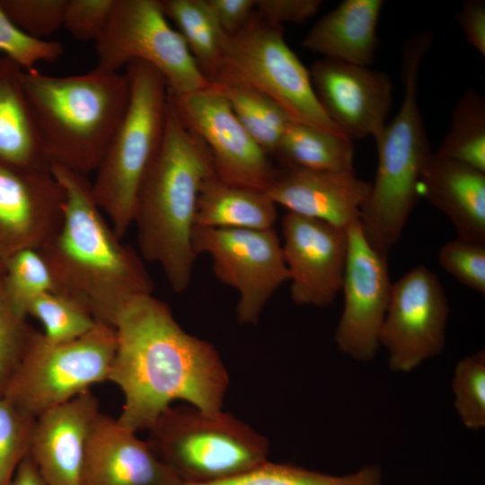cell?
<instances>
[{
  "mask_svg": "<svg viewBox=\"0 0 485 485\" xmlns=\"http://www.w3.org/2000/svg\"><path fill=\"white\" fill-rule=\"evenodd\" d=\"M10 485H49L27 454L18 466Z\"/></svg>",
  "mask_w": 485,
  "mask_h": 485,
  "instance_id": "obj_41",
  "label": "cell"
},
{
  "mask_svg": "<svg viewBox=\"0 0 485 485\" xmlns=\"http://www.w3.org/2000/svg\"><path fill=\"white\" fill-rule=\"evenodd\" d=\"M67 0H0L7 17L26 34L46 40L63 27Z\"/></svg>",
  "mask_w": 485,
  "mask_h": 485,
  "instance_id": "obj_35",
  "label": "cell"
},
{
  "mask_svg": "<svg viewBox=\"0 0 485 485\" xmlns=\"http://www.w3.org/2000/svg\"><path fill=\"white\" fill-rule=\"evenodd\" d=\"M384 4L383 0H343L310 29L302 46L323 58L368 66L378 46Z\"/></svg>",
  "mask_w": 485,
  "mask_h": 485,
  "instance_id": "obj_22",
  "label": "cell"
},
{
  "mask_svg": "<svg viewBox=\"0 0 485 485\" xmlns=\"http://www.w3.org/2000/svg\"><path fill=\"white\" fill-rule=\"evenodd\" d=\"M213 174L207 146L183 124L170 101L163 142L138 190L133 224L140 256L161 267L175 293L190 284L198 198Z\"/></svg>",
  "mask_w": 485,
  "mask_h": 485,
  "instance_id": "obj_3",
  "label": "cell"
},
{
  "mask_svg": "<svg viewBox=\"0 0 485 485\" xmlns=\"http://www.w3.org/2000/svg\"><path fill=\"white\" fill-rule=\"evenodd\" d=\"M456 20L468 43L485 57V2L467 0L456 14Z\"/></svg>",
  "mask_w": 485,
  "mask_h": 485,
  "instance_id": "obj_40",
  "label": "cell"
},
{
  "mask_svg": "<svg viewBox=\"0 0 485 485\" xmlns=\"http://www.w3.org/2000/svg\"><path fill=\"white\" fill-rule=\"evenodd\" d=\"M3 286L15 312L27 319L30 305L41 295L57 292L52 273L39 250L27 249L2 265Z\"/></svg>",
  "mask_w": 485,
  "mask_h": 485,
  "instance_id": "obj_30",
  "label": "cell"
},
{
  "mask_svg": "<svg viewBox=\"0 0 485 485\" xmlns=\"http://www.w3.org/2000/svg\"><path fill=\"white\" fill-rule=\"evenodd\" d=\"M436 153L485 172V98L477 91L468 89L458 98Z\"/></svg>",
  "mask_w": 485,
  "mask_h": 485,
  "instance_id": "obj_27",
  "label": "cell"
},
{
  "mask_svg": "<svg viewBox=\"0 0 485 485\" xmlns=\"http://www.w3.org/2000/svg\"><path fill=\"white\" fill-rule=\"evenodd\" d=\"M277 220V205L265 191L228 184L216 174L201 186L196 226L269 229Z\"/></svg>",
  "mask_w": 485,
  "mask_h": 485,
  "instance_id": "obj_24",
  "label": "cell"
},
{
  "mask_svg": "<svg viewBox=\"0 0 485 485\" xmlns=\"http://www.w3.org/2000/svg\"><path fill=\"white\" fill-rule=\"evenodd\" d=\"M83 485H182L146 440L100 412L89 435Z\"/></svg>",
  "mask_w": 485,
  "mask_h": 485,
  "instance_id": "obj_20",
  "label": "cell"
},
{
  "mask_svg": "<svg viewBox=\"0 0 485 485\" xmlns=\"http://www.w3.org/2000/svg\"><path fill=\"white\" fill-rule=\"evenodd\" d=\"M160 4L167 19L176 25V31L198 66L211 83L229 37L219 26L207 1L160 0Z\"/></svg>",
  "mask_w": 485,
  "mask_h": 485,
  "instance_id": "obj_26",
  "label": "cell"
},
{
  "mask_svg": "<svg viewBox=\"0 0 485 485\" xmlns=\"http://www.w3.org/2000/svg\"><path fill=\"white\" fill-rule=\"evenodd\" d=\"M51 172L65 192V215L59 231L39 251L57 292L83 304L96 322L114 326L128 303L153 293V280L140 254L105 220L86 175L56 163Z\"/></svg>",
  "mask_w": 485,
  "mask_h": 485,
  "instance_id": "obj_2",
  "label": "cell"
},
{
  "mask_svg": "<svg viewBox=\"0 0 485 485\" xmlns=\"http://www.w3.org/2000/svg\"><path fill=\"white\" fill-rule=\"evenodd\" d=\"M454 407L463 424L471 430L485 427V351L461 359L454 371Z\"/></svg>",
  "mask_w": 485,
  "mask_h": 485,
  "instance_id": "obj_32",
  "label": "cell"
},
{
  "mask_svg": "<svg viewBox=\"0 0 485 485\" xmlns=\"http://www.w3.org/2000/svg\"><path fill=\"white\" fill-rule=\"evenodd\" d=\"M27 316L39 320L44 329V337L55 342L76 339L97 322L83 304L58 292L39 296L30 305Z\"/></svg>",
  "mask_w": 485,
  "mask_h": 485,
  "instance_id": "obj_31",
  "label": "cell"
},
{
  "mask_svg": "<svg viewBox=\"0 0 485 485\" xmlns=\"http://www.w3.org/2000/svg\"><path fill=\"white\" fill-rule=\"evenodd\" d=\"M321 0H255V11L275 26L303 23L320 9Z\"/></svg>",
  "mask_w": 485,
  "mask_h": 485,
  "instance_id": "obj_38",
  "label": "cell"
},
{
  "mask_svg": "<svg viewBox=\"0 0 485 485\" xmlns=\"http://www.w3.org/2000/svg\"><path fill=\"white\" fill-rule=\"evenodd\" d=\"M228 101L235 116L255 142L274 155L280 137L292 119L271 98L248 86L214 84Z\"/></svg>",
  "mask_w": 485,
  "mask_h": 485,
  "instance_id": "obj_28",
  "label": "cell"
},
{
  "mask_svg": "<svg viewBox=\"0 0 485 485\" xmlns=\"http://www.w3.org/2000/svg\"><path fill=\"white\" fill-rule=\"evenodd\" d=\"M129 100L91 183L93 198L120 239L133 224L138 190L164 136L170 107L164 77L152 66H126Z\"/></svg>",
  "mask_w": 485,
  "mask_h": 485,
  "instance_id": "obj_6",
  "label": "cell"
},
{
  "mask_svg": "<svg viewBox=\"0 0 485 485\" xmlns=\"http://www.w3.org/2000/svg\"><path fill=\"white\" fill-rule=\"evenodd\" d=\"M281 227L292 302L329 306L341 291L347 229L290 212L283 216Z\"/></svg>",
  "mask_w": 485,
  "mask_h": 485,
  "instance_id": "obj_15",
  "label": "cell"
},
{
  "mask_svg": "<svg viewBox=\"0 0 485 485\" xmlns=\"http://www.w3.org/2000/svg\"><path fill=\"white\" fill-rule=\"evenodd\" d=\"M116 351L108 381L124 396L118 418L125 428L146 430L174 401L207 413L223 410L229 375L215 347L185 331L169 305L138 296L119 314Z\"/></svg>",
  "mask_w": 485,
  "mask_h": 485,
  "instance_id": "obj_1",
  "label": "cell"
},
{
  "mask_svg": "<svg viewBox=\"0 0 485 485\" xmlns=\"http://www.w3.org/2000/svg\"><path fill=\"white\" fill-rule=\"evenodd\" d=\"M22 82L51 164L95 172L128 103L126 73L52 76L34 69Z\"/></svg>",
  "mask_w": 485,
  "mask_h": 485,
  "instance_id": "obj_4",
  "label": "cell"
},
{
  "mask_svg": "<svg viewBox=\"0 0 485 485\" xmlns=\"http://www.w3.org/2000/svg\"><path fill=\"white\" fill-rule=\"evenodd\" d=\"M348 252L341 290L343 310L334 340L338 348L357 361L375 358L392 282L388 256L366 239L359 222L347 228Z\"/></svg>",
  "mask_w": 485,
  "mask_h": 485,
  "instance_id": "obj_14",
  "label": "cell"
},
{
  "mask_svg": "<svg viewBox=\"0 0 485 485\" xmlns=\"http://www.w3.org/2000/svg\"><path fill=\"white\" fill-rule=\"evenodd\" d=\"M211 83L253 88L275 101L293 120L345 136L322 110L309 69L287 44L283 27L269 24L256 11L228 38Z\"/></svg>",
  "mask_w": 485,
  "mask_h": 485,
  "instance_id": "obj_8",
  "label": "cell"
},
{
  "mask_svg": "<svg viewBox=\"0 0 485 485\" xmlns=\"http://www.w3.org/2000/svg\"><path fill=\"white\" fill-rule=\"evenodd\" d=\"M197 256L208 254L222 283L238 292L239 323L256 325L276 291L289 280L282 243L275 228H209L195 226Z\"/></svg>",
  "mask_w": 485,
  "mask_h": 485,
  "instance_id": "obj_11",
  "label": "cell"
},
{
  "mask_svg": "<svg viewBox=\"0 0 485 485\" xmlns=\"http://www.w3.org/2000/svg\"><path fill=\"white\" fill-rule=\"evenodd\" d=\"M115 0H67L63 28L75 40L97 41L110 19Z\"/></svg>",
  "mask_w": 485,
  "mask_h": 485,
  "instance_id": "obj_37",
  "label": "cell"
},
{
  "mask_svg": "<svg viewBox=\"0 0 485 485\" xmlns=\"http://www.w3.org/2000/svg\"><path fill=\"white\" fill-rule=\"evenodd\" d=\"M370 190L356 172L282 165L266 193L287 212L347 229L359 221Z\"/></svg>",
  "mask_w": 485,
  "mask_h": 485,
  "instance_id": "obj_19",
  "label": "cell"
},
{
  "mask_svg": "<svg viewBox=\"0 0 485 485\" xmlns=\"http://www.w3.org/2000/svg\"><path fill=\"white\" fill-rule=\"evenodd\" d=\"M169 98L183 124L207 146L219 180L268 190L278 168L244 128L214 84L187 94L169 92Z\"/></svg>",
  "mask_w": 485,
  "mask_h": 485,
  "instance_id": "obj_12",
  "label": "cell"
},
{
  "mask_svg": "<svg viewBox=\"0 0 485 485\" xmlns=\"http://www.w3.org/2000/svg\"><path fill=\"white\" fill-rule=\"evenodd\" d=\"M418 193L448 217L457 238L485 244V172L431 152Z\"/></svg>",
  "mask_w": 485,
  "mask_h": 485,
  "instance_id": "obj_21",
  "label": "cell"
},
{
  "mask_svg": "<svg viewBox=\"0 0 485 485\" xmlns=\"http://www.w3.org/2000/svg\"><path fill=\"white\" fill-rule=\"evenodd\" d=\"M309 72L322 110L347 137L375 138L381 132L392 101L386 73L328 58L314 61Z\"/></svg>",
  "mask_w": 485,
  "mask_h": 485,
  "instance_id": "obj_17",
  "label": "cell"
},
{
  "mask_svg": "<svg viewBox=\"0 0 485 485\" xmlns=\"http://www.w3.org/2000/svg\"><path fill=\"white\" fill-rule=\"evenodd\" d=\"M146 430L151 449L182 483L220 481L268 461L267 438L223 410L169 406Z\"/></svg>",
  "mask_w": 485,
  "mask_h": 485,
  "instance_id": "obj_7",
  "label": "cell"
},
{
  "mask_svg": "<svg viewBox=\"0 0 485 485\" xmlns=\"http://www.w3.org/2000/svg\"><path fill=\"white\" fill-rule=\"evenodd\" d=\"M65 192L50 170L0 164V267L14 253L40 249L59 231Z\"/></svg>",
  "mask_w": 485,
  "mask_h": 485,
  "instance_id": "obj_16",
  "label": "cell"
},
{
  "mask_svg": "<svg viewBox=\"0 0 485 485\" xmlns=\"http://www.w3.org/2000/svg\"><path fill=\"white\" fill-rule=\"evenodd\" d=\"M38 331L19 315L5 294L0 268V397Z\"/></svg>",
  "mask_w": 485,
  "mask_h": 485,
  "instance_id": "obj_33",
  "label": "cell"
},
{
  "mask_svg": "<svg viewBox=\"0 0 485 485\" xmlns=\"http://www.w3.org/2000/svg\"><path fill=\"white\" fill-rule=\"evenodd\" d=\"M24 70L9 57H0V164L25 170H50L25 93Z\"/></svg>",
  "mask_w": 485,
  "mask_h": 485,
  "instance_id": "obj_23",
  "label": "cell"
},
{
  "mask_svg": "<svg viewBox=\"0 0 485 485\" xmlns=\"http://www.w3.org/2000/svg\"><path fill=\"white\" fill-rule=\"evenodd\" d=\"M100 412L90 389L36 418L28 455L49 485H83L88 438Z\"/></svg>",
  "mask_w": 485,
  "mask_h": 485,
  "instance_id": "obj_18",
  "label": "cell"
},
{
  "mask_svg": "<svg viewBox=\"0 0 485 485\" xmlns=\"http://www.w3.org/2000/svg\"><path fill=\"white\" fill-rule=\"evenodd\" d=\"M219 26L231 37L241 31L255 12V0H207Z\"/></svg>",
  "mask_w": 485,
  "mask_h": 485,
  "instance_id": "obj_39",
  "label": "cell"
},
{
  "mask_svg": "<svg viewBox=\"0 0 485 485\" xmlns=\"http://www.w3.org/2000/svg\"><path fill=\"white\" fill-rule=\"evenodd\" d=\"M432 41L431 32H421L403 45V100L396 116L375 137L377 168L358 222L368 243L385 256L413 212L419 179L432 152L419 105L420 65Z\"/></svg>",
  "mask_w": 485,
  "mask_h": 485,
  "instance_id": "obj_5",
  "label": "cell"
},
{
  "mask_svg": "<svg viewBox=\"0 0 485 485\" xmlns=\"http://www.w3.org/2000/svg\"><path fill=\"white\" fill-rule=\"evenodd\" d=\"M273 156L286 166L356 172L351 139L293 119L287 123Z\"/></svg>",
  "mask_w": 485,
  "mask_h": 485,
  "instance_id": "obj_25",
  "label": "cell"
},
{
  "mask_svg": "<svg viewBox=\"0 0 485 485\" xmlns=\"http://www.w3.org/2000/svg\"><path fill=\"white\" fill-rule=\"evenodd\" d=\"M182 485H384L377 466H365L355 473L333 476L291 464L268 461L239 475L216 482Z\"/></svg>",
  "mask_w": 485,
  "mask_h": 485,
  "instance_id": "obj_29",
  "label": "cell"
},
{
  "mask_svg": "<svg viewBox=\"0 0 485 485\" xmlns=\"http://www.w3.org/2000/svg\"><path fill=\"white\" fill-rule=\"evenodd\" d=\"M117 346L114 326L97 322L67 341L37 331L12 375L4 396L31 418L108 381Z\"/></svg>",
  "mask_w": 485,
  "mask_h": 485,
  "instance_id": "obj_9",
  "label": "cell"
},
{
  "mask_svg": "<svg viewBox=\"0 0 485 485\" xmlns=\"http://www.w3.org/2000/svg\"><path fill=\"white\" fill-rule=\"evenodd\" d=\"M97 66L104 73L140 61L164 77L169 92L187 94L210 86L186 43L169 22L160 0H115L109 23L95 41Z\"/></svg>",
  "mask_w": 485,
  "mask_h": 485,
  "instance_id": "obj_10",
  "label": "cell"
},
{
  "mask_svg": "<svg viewBox=\"0 0 485 485\" xmlns=\"http://www.w3.org/2000/svg\"><path fill=\"white\" fill-rule=\"evenodd\" d=\"M449 304L437 276L417 266L392 283L379 346L395 372H410L440 354L445 345Z\"/></svg>",
  "mask_w": 485,
  "mask_h": 485,
  "instance_id": "obj_13",
  "label": "cell"
},
{
  "mask_svg": "<svg viewBox=\"0 0 485 485\" xmlns=\"http://www.w3.org/2000/svg\"><path fill=\"white\" fill-rule=\"evenodd\" d=\"M437 259L444 270L458 282L485 295V244L456 237L440 247Z\"/></svg>",
  "mask_w": 485,
  "mask_h": 485,
  "instance_id": "obj_36",
  "label": "cell"
},
{
  "mask_svg": "<svg viewBox=\"0 0 485 485\" xmlns=\"http://www.w3.org/2000/svg\"><path fill=\"white\" fill-rule=\"evenodd\" d=\"M35 419L0 397V485H10L28 454Z\"/></svg>",
  "mask_w": 485,
  "mask_h": 485,
  "instance_id": "obj_34",
  "label": "cell"
},
{
  "mask_svg": "<svg viewBox=\"0 0 485 485\" xmlns=\"http://www.w3.org/2000/svg\"><path fill=\"white\" fill-rule=\"evenodd\" d=\"M1 268V267H0Z\"/></svg>",
  "mask_w": 485,
  "mask_h": 485,
  "instance_id": "obj_42",
  "label": "cell"
}]
</instances>
